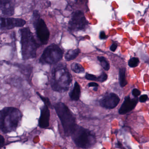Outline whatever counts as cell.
Returning a JSON list of instances; mask_svg holds the SVG:
<instances>
[{
    "instance_id": "1",
    "label": "cell",
    "mask_w": 149,
    "mask_h": 149,
    "mask_svg": "<svg viewBox=\"0 0 149 149\" xmlns=\"http://www.w3.org/2000/svg\"><path fill=\"white\" fill-rule=\"evenodd\" d=\"M72 81V76L65 65L59 64L53 68L50 81L54 91L59 93L66 92Z\"/></svg>"
},
{
    "instance_id": "2",
    "label": "cell",
    "mask_w": 149,
    "mask_h": 149,
    "mask_svg": "<svg viewBox=\"0 0 149 149\" xmlns=\"http://www.w3.org/2000/svg\"><path fill=\"white\" fill-rule=\"evenodd\" d=\"M22 118L21 111L14 107H6L0 110V130L8 133L16 130Z\"/></svg>"
},
{
    "instance_id": "3",
    "label": "cell",
    "mask_w": 149,
    "mask_h": 149,
    "mask_svg": "<svg viewBox=\"0 0 149 149\" xmlns=\"http://www.w3.org/2000/svg\"><path fill=\"white\" fill-rule=\"evenodd\" d=\"M20 32L22 59L26 60L35 58L40 45L37 42L29 28H23L20 30Z\"/></svg>"
},
{
    "instance_id": "4",
    "label": "cell",
    "mask_w": 149,
    "mask_h": 149,
    "mask_svg": "<svg viewBox=\"0 0 149 149\" xmlns=\"http://www.w3.org/2000/svg\"><path fill=\"white\" fill-rule=\"evenodd\" d=\"M54 108L61 121L65 135L70 136L77 125L74 116L63 102L56 103Z\"/></svg>"
},
{
    "instance_id": "5",
    "label": "cell",
    "mask_w": 149,
    "mask_h": 149,
    "mask_svg": "<svg viewBox=\"0 0 149 149\" xmlns=\"http://www.w3.org/2000/svg\"><path fill=\"white\" fill-rule=\"evenodd\" d=\"M71 136L76 146L81 148H89L96 143V138L92 132L79 125L75 127Z\"/></svg>"
},
{
    "instance_id": "6",
    "label": "cell",
    "mask_w": 149,
    "mask_h": 149,
    "mask_svg": "<svg viewBox=\"0 0 149 149\" xmlns=\"http://www.w3.org/2000/svg\"><path fill=\"white\" fill-rule=\"evenodd\" d=\"M63 54V50L58 45L52 44L44 50L39 62L42 64H55L62 59Z\"/></svg>"
},
{
    "instance_id": "7",
    "label": "cell",
    "mask_w": 149,
    "mask_h": 149,
    "mask_svg": "<svg viewBox=\"0 0 149 149\" xmlns=\"http://www.w3.org/2000/svg\"><path fill=\"white\" fill-rule=\"evenodd\" d=\"M40 14L37 10L33 12L34 25L36 33L40 42L42 45L47 44L49 38L50 33L45 21L40 17Z\"/></svg>"
},
{
    "instance_id": "8",
    "label": "cell",
    "mask_w": 149,
    "mask_h": 149,
    "mask_svg": "<svg viewBox=\"0 0 149 149\" xmlns=\"http://www.w3.org/2000/svg\"><path fill=\"white\" fill-rule=\"evenodd\" d=\"M88 22L84 13L80 10H77L72 14L69 23V28L72 31H78L85 29Z\"/></svg>"
},
{
    "instance_id": "9",
    "label": "cell",
    "mask_w": 149,
    "mask_h": 149,
    "mask_svg": "<svg viewBox=\"0 0 149 149\" xmlns=\"http://www.w3.org/2000/svg\"><path fill=\"white\" fill-rule=\"evenodd\" d=\"M26 23V21L21 18L0 17V29L10 30L15 27H22Z\"/></svg>"
},
{
    "instance_id": "10",
    "label": "cell",
    "mask_w": 149,
    "mask_h": 149,
    "mask_svg": "<svg viewBox=\"0 0 149 149\" xmlns=\"http://www.w3.org/2000/svg\"><path fill=\"white\" fill-rule=\"evenodd\" d=\"M120 99L119 96L114 93H109L104 95L100 100V106L107 109H113L119 104Z\"/></svg>"
},
{
    "instance_id": "11",
    "label": "cell",
    "mask_w": 149,
    "mask_h": 149,
    "mask_svg": "<svg viewBox=\"0 0 149 149\" xmlns=\"http://www.w3.org/2000/svg\"><path fill=\"white\" fill-rule=\"evenodd\" d=\"M0 9L4 15L13 16L15 14V0H0Z\"/></svg>"
},
{
    "instance_id": "12",
    "label": "cell",
    "mask_w": 149,
    "mask_h": 149,
    "mask_svg": "<svg viewBox=\"0 0 149 149\" xmlns=\"http://www.w3.org/2000/svg\"><path fill=\"white\" fill-rule=\"evenodd\" d=\"M50 113L49 107L45 105L41 109V114L38 120V125L41 128L45 129L49 126Z\"/></svg>"
},
{
    "instance_id": "13",
    "label": "cell",
    "mask_w": 149,
    "mask_h": 149,
    "mask_svg": "<svg viewBox=\"0 0 149 149\" xmlns=\"http://www.w3.org/2000/svg\"><path fill=\"white\" fill-rule=\"evenodd\" d=\"M138 102L137 98L130 99V96L126 97L119 110V114L123 115L133 110Z\"/></svg>"
},
{
    "instance_id": "14",
    "label": "cell",
    "mask_w": 149,
    "mask_h": 149,
    "mask_svg": "<svg viewBox=\"0 0 149 149\" xmlns=\"http://www.w3.org/2000/svg\"><path fill=\"white\" fill-rule=\"evenodd\" d=\"M80 93V87L79 83L76 81L74 83L73 88L70 93V96L71 100L73 101L79 100Z\"/></svg>"
},
{
    "instance_id": "15",
    "label": "cell",
    "mask_w": 149,
    "mask_h": 149,
    "mask_svg": "<svg viewBox=\"0 0 149 149\" xmlns=\"http://www.w3.org/2000/svg\"><path fill=\"white\" fill-rule=\"evenodd\" d=\"M80 53V50L79 49L70 50L65 55V58L67 61L73 60L79 56Z\"/></svg>"
},
{
    "instance_id": "16",
    "label": "cell",
    "mask_w": 149,
    "mask_h": 149,
    "mask_svg": "<svg viewBox=\"0 0 149 149\" xmlns=\"http://www.w3.org/2000/svg\"><path fill=\"white\" fill-rule=\"evenodd\" d=\"M17 67H18L20 70V72L24 75L28 76L29 78L31 74V67L29 65H24L20 64H16L15 65Z\"/></svg>"
},
{
    "instance_id": "17",
    "label": "cell",
    "mask_w": 149,
    "mask_h": 149,
    "mask_svg": "<svg viewBox=\"0 0 149 149\" xmlns=\"http://www.w3.org/2000/svg\"><path fill=\"white\" fill-rule=\"evenodd\" d=\"M126 70L125 68H123L120 69L119 72V81L122 87L125 86L128 83L126 78Z\"/></svg>"
},
{
    "instance_id": "18",
    "label": "cell",
    "mask_w": 149,
    "mask_h": 149,
    "mask_svg": "<svg viewBox=\"0 0 149 149\" xmlns=\"http://www.w3.org/2000/svg\"><path fill=\"white\" fill-rule=\"evenodd\" d=\"M72 70L77 74L84 73L85 72V69L83 66L77 63H73L71 65Z\"/></svg>"
},
{
    "instance_id": "19",
    "label": "cell",
    "mask_w": 149,
    "mask_h": 149,
    "mask_svg": "<svg viewBox=\"0 0 149 149\" xmlns=\"http://www.w3.org/2000/svg\"><path fill=\"white\" fill-rule=\"evenodd\" d=\"M97 59L100 63L102 66L105 70L108 71L110 69V65L105 57L103 56H98Z\"/></svg>"
},
{
    "instance_id": "20",
    "label": "cell",
    "mask_w": 149,
    "mask_h": 149,
    "mask_svg": "<svg viewBox=\"0 0 149 149\" xmlns=\"http://www.w3.org/2000/svg\"><path fill=\"white\" fill-rule=\"evenodd\" d=\"M39 97L41 98V100L44 103L45 105L47 106V107H49L50 108H52V105L48 97H44V96H42L41 94L38 92L37 93Z\"/></svg>"
},
{
    "instance_id": "21",
    "label": "cell",
    "mask_w": 149,
    "mask_h": 149,
    "mask_svg": "<svg viewBox=\"0 0 149 149\" xmlns=\"http://www.w3.org/2000/svg\"><path fill=\"white\" fill-rule=\"evenodd\" d=\"M139 60L136 58H133L129 61L128 65L130 67L134 68L136 67L139 63Z\"/></svg>"
},
{
    "instance_id": "22",
    "label": "cell",
    "mask_w": 149,
    "mask_h": 149,
    "mask_svg": "<svg viewBox=\"0 0 149 149\" xmlns=\"http://www.w3.org/2000/svg\"><path fill=\"white\" fill-rule=\"evenodd\" d=\"M107 74L105 72H103L101 74L99 77H97V81L100 82H104L107 79Z\"/></svg>"
},
{
    "instance_id": "23",
    "label": "cell",
    "mask_w": 149,
    "mask_h": 149,
    "mask_svg": "<svg viewBox=\"0 0 149 149\" xmlns=\"http://www.w3.org/2000/svg\"><path fill=\"white\" fill-rule=\"evenodd\" d=\"M86 79L88 80L93 81H97V77L94 74H89L87 73L86 74Z\"/></svg>"
},
{
    "instance_id": "24",
    "label": "cell",
    "mask_w": 149,
    "mask_h": 149,
    "mask_svg": "<svg viewBox=\"0 0 149 149\" xmlns=\"http://www.w3.org/2000/svg\"><path fill=\"white\" fill-rule=\"evenodd\" d=\"M132 94H133V95H134V96H135V97H137V96L140 95L141 92L138 89H136V88H134L132 91Z\"/></svg>"
},
{
    "instance_id": "25",
    "label": "cell",
    "mask_w": 149,
    "mask_h": 149,
    "mask_svg": "<svg viewBox=\"0 0 149 149\" xmlns=\"http://www.w3.org/2000/svg\"><path fill=\"white\" fill-rule=\"evenodd\" d=\"M148 95H141V97H140V101L141 102H146V101L148 100Z\"/></svg>"
},
{
    "instance_id": "26",
    "label": "cell",
    "mask_w": 149,
    "mask_h": 149,
    "mask_svg": "<svg viewBox=\"0 0 149 149\" xmlns=\"http://www.w3.org/2000/svg\"><path fill=\"white\" fill-rule=\"evenodd\" d=\"M107 36H106V33L104 32V31H101L100 34V39H106L107 38Z\"/></svg>"
},
{
    "instance_id": "27",
    "label": "cell",
    "mask_w": 149,
    "mask_h": 149,
    "mask_svg": "<svg viewBox=\"0 0 149 149\" xmlns=\"http://www.w3.org/2000/svg\"><path fill=\"white\" fill-rule=\"evenodd\" d=\"M117 45L116 43H113L110 47V49L111 51L115 52L117 49Z\"/></svg>"
},
{
    "instance_id": "28",
    "label": "cell",
    "mask_w": 149,
    "mask_h": 149,
    "mask_svg": "<svg viewBox=\"0 0 149 149\" xmlns=\"http://www.w3.org/2000/svg\"><path fill=\"white\" fill-rule=\"evenodd\" d=\"M4 143V138L0 135V148H1Z\"/></svg>"
},
{
    "instance_id": "29",
    "label": "cell",
    "mask_w": 149,
    "mask_h": 149,
    "mask_svg": "<svg viewBox=\"0 0 149 149\" xmlns=\"http://www.w3.org/2000/svg\"><path fill=\"white\" fill-rule=\"evenodd\" d=\"M88 86L89 87H95L99 86V85L96 82H91L88 83Z\"/></svg>"
},
{
    "instance_id": "30",
    "label": "cell",
    "mask_w": 149,
    "mask_h": 149,
    "mask_svg": "<svg viewBox=\"0 0 149 149\" xmlns=\"http://www.w3.org/2000/svg\"><path fill=\"white\" fill-rule=\"evenodd\" d=\"M93 90L94 91H97L98 90V87H95L93 88Z\"/></svg>"
}]
</instances>
